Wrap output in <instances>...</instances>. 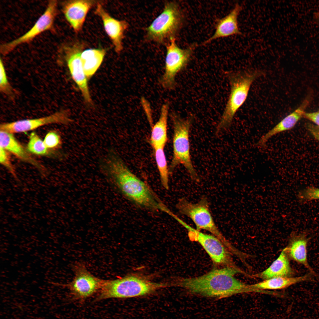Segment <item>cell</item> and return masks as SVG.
<instances>
[{
	"instance_id": "6da1fadb",
	"label": "cell",
	"mask_w": 319,
	"mask_h": 319,
	"mask_svg": "<svg viewBox=\"0 0 319 319\" xmlns=\"http://www.w3.org/2000/svg\"><path fill=\"white\" fill-rule=\"evenodd\" d=\"M241 272L234 268L222 267L212 269L202 275L177 279L173 286L181 287L191 294L221 299L239 294L255 292L261 290L252 288L235 276Z\"/></svg>"
},
{
	"instance_id": "7a4b0ae2",
	"label": "cell",
	"mask_w": 319,
	"mask_h": 319,
	"mask_svg": "<svg viewBox=\"0 0 319 319\" xmlns=\"http://www.w3.org/2000/svg\"><path fill=\"white\" fill-rule=\"evenodd\" d=\"M105 165L110 181L128 200L139 207L165 212L168 208L149 185L132 172L117 154L111 153Z\"/></svg>"
},
{
	"instance_id": "3957f363",
	"label": "cell",
	"mask_w": 319,
	"mask_h": 319,
	"mask_svg": "<svg viewBox=\"0 0 319 319\" xmlns=\"http://www.w3.org/2000/svg\"><path fill=\"white\" fill-rule=\"evenodd\" d=\"M264 74L263 71L257 69L227 72L226 76L230 86V92L224 110L216 127L217 134L231 125L235 114L246 100L252 84Z\"/></svg>"
},
{
	"instance_id": "277c9868",
	"label": "cell",
	"mask_w": 319,
	"mask_h": 319,
	"mask_svg": "<svg viewBox=\"0 0 319 319\" xmlns=\"http://www.w3.org/2000/svg\"><path fill=\"white\" fill-rule=\"evenodd\" d=\"M167 286L169 285L153 282L136 275H128L111 280H103L95 300L146 295Z\"/></svg>"
},
{
	"instance_id": "5b68a950",
	"label": "cell",
	"mask_w": 319,
	"mask_h": 319,
	"mask_svg": "<svg viewBox=\"0 0 319 319\" xmlns=\"http://www.w3.org/2000/svg\"><path fill=\"white\" fill-rule=\"evenodd\" d=\"M173 134V156L169 168L172 171L177 166L182 165L186 169L191 178L198 181L199 178L193 166L190 152L189 133L193 121V116L182 118L175 112L171 114Z\"/></svg>"
},
{
	"instance_id": "8992f818",
	"label": "cell",
	"mask_w": 319,
	"mask_h": 319,
	"mask_svg": "<svg viewBox=\"0 0 319 319\" xmlns=\"http://www.w3.org/2000/svg\"><path fill=\"white\" fill-rule=\"evenodd\" d=\"M184 21L183 14L177 3L166 2L161 13L146 29L147 39L160 44L170 41L175 38Z\"/></svg>"
},
{
	"instance_id": "52a82bcc",
	"label": "cell",
	"mask_w": 319,
	"mask_h": 319,
	"mask_svg": "<svg viewBox=\"0 0 319 319\" xmlns=\"http://www.w3.org/2000/svg\"><path fill=\"white\" fill-rule=\"evenodd\" d=\"M176 208L181 214L189 218L194 222L196 229L205 230L218 238L232 253H235V248L220 232L214 221L209 209L207 199L202 197L196 203H193L185 198H180Z\"/></svg>"
},
{
	"instance_id": "ba28073f",
	"label": "cell",
	"mask_w": 319,
	"mask_h": 319,
	"mask_svg": "<svg viewBox=\"0 0 319 319\" xmlns=\"http://www.w3.org/2000/svg\"><path fill=\"white\" fill-rule=\"evenodd\" d=\"M177 221L187 230L189 239L199 243L215 265L234 268L247 276L248 274L235 264L232 257V254L218 238L193 228L180 218Z\"/></svg>"
},
{
	"instance_id": "9c48e42d",
	"label": "cell",
	"mask_w": 319,
	"mask_h": 319,
	"mask_svg": "<svg viewBox=\"0 0 319 319\" xmlns=\"http://www.w3.org/2000/svg\"><path fill=\"white\" fill-rule=\"evenodd\" d=\"M166 46L165 70L159 82L163 88L170 90L175 88L176 77L188 64L196 45L183 49L177 44L175 38H172Z\"/></svg>"
},
{
	"instance_id": "30bf717a",
	"label": "cell",
	"mask_w": 319,
	"mask_h": 319,
	"mask_svg": "<svg viewBox=\"0 0 319 319\" xmlns=\"http://www.w3.org/2000/svg\"><path fill=\"white\" fill-rule=\"evenodd\" d=\"M74 269V277L68 285L70 293L73 298L84 300L98 292L102 279L92 274L82 263L77 264Z\"/></svg>"
},
{
	"instance_id": "8fae6325",
	"label": "cell",
	"mask_w": 319,
	"mask_h": 319,
	"mask_svg": "<svg viewBox=\"0 0 319 319\" xmlns=\"http://www.w3.org/2000/svg\"><path fill=\"white\" fill-rule=\"evenodd\" d=\"M57 8V1H50L43 13L28 31L19 38L1 46L2 54H7L19 45L30 41L41 33L51 28L56 14Z\"/></svg>"
},
{
	"instance_id": "7c38bea8",
	"label": "cell",
	"mask_w": 319,
	"mask_h": 319,
	"mask_svg": "<svg viewBox=\"0 0 319 319\" xmlns=\"http://www.w3.org/2000/svg\"><path fill=\"white\" fill-rule=\"evenodd\" d=\"M71 121L67 111L63 110L40 118L3 123L0 125V130L12 134L22 133L50 124H66Z\"/></svg>"
},
{
	"instance_id": "4fadbf2b",
	"label": "cell",
	"mask_w": 319,
	"mask_h": 319,
	"mask_svg": "<svg viewBox=\"0 0 319 319\" xmlns=\"http://www.w3.org/2000/svg\"><path fill=\"white\" fill-rule=\"evenodd\" d=\"M95 13L102 21L105 30L111 40L115 51L119 53L123 49V40L129 24L125 20H119L111 17L100 4H97Z\"/></svg>"
},
{
	"instance_id": "5bb4252c",
	"label": "cell",
	"mask_w": 319,
	"mask_h": 319,
	"mask_svg": "<svg viewBox=\"0 0 319 319\" xmlns=\"http://www.w3.org/2000/svg\"><path fill=\"white\" fill-rule=\"evenodd\" d=\"M313 96V92L310 91L298 107L283 118L261 137L256 144L257 146L263 147L268 140L273 136L293 128L298 121L303 118L305 110L311 102Z\"/></svg>"
},
{
	"instance_id": "9a60e30c",
	"label": "cell",
	"mask_w": 319,
	"mask_h": 319,
	"mask_svg": "<svg viewBox=\"0 0 319 319\" xmlns=\"http://www.w3.org/2000/svg\"><path fill=\"white\" fill-rule=\"evenodd\" d=\"M81 53L78 48L73 47L67 51L65 59L72 78L78 87L85 100L87 103H91L87 78L80 59Z\"/></svg>"
},
{
	"instance_id": "2e32d148",
	"label": "cell",
	"mask_w": 319,
	"mask_h": 319,
	"mask_svg": "<svg viewBox=\"0 0 319 319\" xmlns=\"http://www.w3.org/2000/svg\"><path fill=\"white\" fill-rule=\"evenodd\" d=\"M242 10V6L238 4H236L228 14L218 20L215 25V30L213 35L201 45H206L219 38L241 35L242 33L238 27V17Z\"/></svg>"
},
{
	"instance_id": "e0dca14e",
	"label": "cell",
	"mask_w": 319,
	"mask_h": 319,
	"mask_svg": "<svg viewBox=\"0 0 319 319\" xmlns=\"http://www.w3.org/2000/svg\"><path fill=\"white\" fill-rule=\"evenodd\" d=\"M95 3L93 1L75 0L68 1L64 4V15L76 32L82 29L87 14Z\"/></svg>"
},
{
	"instance_id": "ac0fdd59",
	"label": "cell",
	"mask_w": 319,
	"mask_h": 319,
	"mask_svg": "<svg viewBox=\"0 0 319 319\" xmlns=\"http://www.w3.org/2000/svg\"><path fill=\"white\" fill-rule=\"evenodd\" d=\"M0 146L7 151L12 153L22 160L34 166L43 175H45V168L31 155L27 150L16 139L13 134L0 130Z\"/></svg>"
},
{
	"instance_id": "d6986e66",
	"label": "cell",
	"mask_w": 319,
	"mask_h": 319,
	"mask_svg": "<svg viewBox=\"0 0 319 319\" xmlns=\"http://www.w3.org/2000/svg\"><path fill=\"white\" fill-rule=\"evenodd\" d=\"M308 239L305 233L294 234L289 245L284 249L289 258L303 265L314 275L315 271L310 266L307 259Z\"/></svg>"
},
{
	"instance_id": "ffe728a7",
	"label": "cell",
	"mask_w": 319,
	"mask_h": 319,
	"mask_svg": "<svg viewBox=\"0 0 319 319\" xmlns=\"http://www.w3.org/2000/svg\"><path fill=\"white\" fill-rule=\"evenodd\" d=\"M169 104L168 102L162 105L158 120L151 128L150 143L153 149L164 148L167 140V125Z\"/></svg>"
},
{
	"instance_id": "44dd1931",
	"label": "cell",
	"mask_w": 319,
	"mask_h": 319,
	"mask_svg": "<svg viewBox=\"0 0 319 319\" xmlns=\"http://www.w3.org/2000/svg\"><path fill=\"white\" fill-rule=\"evenodd\" d=\"M284 249L279 256L267 269L253 275L264 280L279 277H293L295 272Z\"/></svg>"
},
{
	"instance_id": "7402d4cb",
	"label": "cell",
	"mask_w": 319,
	"mask_h": 319,
	"mask_svg": "<svg viewBox=\"0 0 319 319\" xmlns=\"http://www.w3.org/2000/svg\"><path fill=\"white\" fill-rule=\"evenodd\" d=\"M310 273L299 277H274L264 280L262 281L250 285L253 288L261 290L281 289L297 283L310 280L312 279V275Z\"/></svg>"
},
{
	"instance_id": "603a6c76",
	"label": "cell",
	"mask_w": 319,
	"mask_h": 319,
	"mask_svg": "<svg viewBox=\"0 0 319 319\" xmlns=\"http://www.w3.org/2000/svg\"><path fill=\"white\" fill-rule=\"evenodd\" d=\"M106 52L102 48L90 49L81 53L80 59L84 71L87 78H90L101 65Z\"/></svg>"
},
{
	"instance_id": "cb8c5ba5",
	"label": "cell",
	"mask_w": 319,
	"mask_h": 319,
	"mask_svg": "<svg viewBox=\"0 0 319 319\" xmlns=\"http://www.w3.org/2000/svg\"><path fill=\"white\" fill-rule=\"evenodd\" d=\"M153 150L161 184L165 189L168 190L169 188L170 171L167 167L164 148H157Z\"/></svg>"
},
{
	"instance_id": "d4e9b609",
	"label": "cell",
	"mask_w": 319,
	"mask_h": 319,
	"mask_svg": "<svg viewBox=\"0 0 319 319\" xmlns=\"http://www.w3.org/2000/svg\"><path fill=\"white\" fill-rule=\"evenodd\" d=\"M27 149L29 152L37 155H45L48 153V149L45 146L43 141L34 132L30 135Z\"/></svg>"
},
{
	"instance_id": "484cf974",
	"label": "cell",
	"mask_w": 319,
	"mask_h": 319,
	"mask_svg": "<svg viewBox=\"0 0 319 319\" xmlns=\"http://www.w3.org/2000/svg\"><path fill=\"white\" fill-rule=\"evenodd\" d=\"M0 90L3 93L9 96L13 94V90L10 84L7 76L3 62L0 61Z\"/></svg>"
},
{
	"instance_id": "4316f807",
	"label": "cell",
	"mask_w": 319,
	"mask_h": 319,
	"mask_svg": "<svg viewBox=\"0 0 319 319\" xmlns=\"http://www.w3.org/2000/svg\"><path fill=\"white\" fill-rule=\"evenodd\" d=\"M298 196L299 200L303 203L319 199V188L313 186L307 187L301 190Z\"/></svg>"
},
{
	"instance_id": "83f0119b",
	"label": "cell",
	"mask_w": 319,
	"mask_h": 319,
	"mask_svg": "<svg viewBox=\"0 0 319 319\" xmlns=\"http://www.w3.org/2000/svg\"><path fill=\"white\" fill-rule=\"evenodd\" d=\"M8 151L0 146V162L15 178H17L15 170L11 162Z\"/></svg>"
},
{
	"instance_id": "f1b7e54d",
	"label": "cell",
	"mask_w": 319,
	"mask_h": 319,
	"mask_svg": "<svg viewBox=\"0 0 319 319\" xmlns=\"http://www.w3.org/2000/svg\"><path fill=\"white\" fill-rule=\"evenodd\" d=\"M45 147L48 149L56 148L61 143V138L56 133L49 132L45 136L43 141Z\"/></svg>"
},
{
	"instance_id": "f546056e",
	"label": "cell",
	"mask_w": 319,
	"mask_h": 319,
	"mask_svg": "<svg viewBox=\"0 0 319 319\" xmlns=\"http://www.w3.org/2000/svg\"><path fill=\"white\" fill-rule=\"evenodd\" d=\"M303 118L312 121L319 127V110L311 112H305Z\"/></svg>"
},
{
	"instance_id": "4dcf8cb0",
	"label": "cell",
	"mask_w": 319,
	"mask_h": 319,
	"mask_svg": "<svg viewBox=\"0 0 319 319\" xmlns=\"http://www.w3.org/2000/svg\"><path fill=\"white\" fill-rule=\"evenodd\" d=\"M306 127L313 136L319 141V127L311 123H307Z\"/></svg>"
},
{
	"instance_id": "1f68e13d",
	"label": "cell",
	"mask_w": 319,
	"mask_h": 319,
	"mask_svg": "<svg viewBox=\"0 0 319 319\" xmlns=\"http://www.w3.org/2000/svg\"><path fill=\"white\" fill-rule=\"evenodd\" d=\"M313 19L315 21L319 24V12H317L314 13Z\"/></svg>"
}]
</instances>
